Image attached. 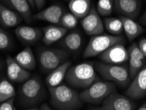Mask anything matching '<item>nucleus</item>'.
I'll list each match as a JSON object with an SVG mask.
<instances>
[{"label":"nucleus","mask_w":146,"mask_h":110,"mask_svg":"<svg viewBox=\"0 0 146 110\" xmlns=\"http://www.w3.org/2000/svg\"><path fill=\"white\" fill-rule=\"evenodd\" d=\"M48 90L51 104L58 110H77L82 106L78 92L67 86L48 87Z\"/></svg>","instance_id":"obj_1"},{"label":"nucleus","mask_w":146,"mask_h":110,"mask_svg":"<svg viewBox=\"0 0 146 110\" xmlns=\"http://www.w3.org/2000/svg\"><path fill=\"white\" fill-rule=\"evenodd\" d=\"M98 78L91 63H82L70 66L66 72L65 81L70 87L86 89Z\"/></svg>","instance_id":"obj_2"},{"label":"nucleus","mask_w":146,"mask_h":110,"mask_svg":"<svg viewBox=\"0 0 146 110\" xmlns=\"http://www.w3.org/2000/svg\"><path fill=\"white\" fill-rule=\"evenodd\" d=\"M96 69L104 79L113 82L120 87L126 88L130 85L131 79L127 65L99 62L96 65Z\"/></svg>","instance_id":"obj_3"},{"label":"nucleus","mask_w":146,"mask_h":110,"mask_svg":"<svg viewBox=\"0 0 146 110\" xmlns=\"http://www.w3.org/2000/svg\"><path fill=\"white\" fill-rule=\"evenodd\" d=\"M117 87L113 82L96 81L88 88L79 94V96L82 102L98 105L109 95L116 92Z\"/></svg>","instance_id":"obj_4"},{"label":"nucleus","mask_w":146,"mask_h":110,"mask_svg":"<svg viewBox=\"0 0 146 110\" xmlns=\"http://www.w3.org/2000/svg\"><path fill=\"white\" fill-rule=\"evenodd\" d=\"M124 37L121 35L113 36L105 34L93 36L84 51L83 57L89 58L100 55L114 45L124 44Z\"/></svg>","instance_id":"obj_5"},{"label":"nucleus","mask_w":146,"mask_h":110,"mask_svg":"<svg viewBox=\"0 0 146 110\" xmlns=\"http://www.w3.org/2000/svg\"><path fill=\"white\" fill-rule=\"evenodd\" d=\"M70 55L65 49L42 48L38 52V61L43 71L50 73L68 61Z\"/></svg>","instance_id":"obj_6"},{"label":"nucleus","mask_w":146,"mask_h":110,"mask_svg":"<svg viewBox=\"0 0 146 110\" xmlns=\"http://www.w3.org/2000/svg\"><path fill=\"white\" fill-rule=\"evenodd\" d=\"M20 93L23 102L33 104L42 100L45 90L42 82L38 77L27 80L21 87Z\"/></svg>","instance_id":"obj_7"},{"label":"nucleus","mask_w":146,"mask_h":110,"mask_svg":"<svg viewBox=\"0 0 146 110\" xmlns=\"http://www.w3.org/2000/svg\"><path fill=\"white\" fill-rule=\"evenodd\" d=\"M80 25L86 33L90 36L100 35L104 31V22L94 5H92L89 13L82 19Z\"/></svg>","instance_id":"obj_8"},{"label":"nucleus","mask_w":146,"mask_h":110,"mask_svg":"<svg viewBox=\"0 0 146 110\" xmlns=\"http://www.w3.org/2000/svg\"><path fill=\"white\" fill-rule=\"evenodd\" d=\"M126 95L131 100H140L146 96V63L132 79Z\"/></svg>","instance_id":"obj_9"},{"label":"nucleus","mask_w":146,"mask_h":110,"mask_svg":"<svg viewBox=\"0 0 146 110\" xmlns=\"http://www.w3.org/2000/svg\"><path fill=\"white\" fill-rule=\"evenodd\" d=\"M99 58L104 63L121 65L128 61V54L124 44H117L101 53Z\"/></svg>","instance_id":"obj_10"},{"label":"nucleus","mask_w":146,"mask_h":110,"mask_svg":"<svg viewBox=\"0 0 146 110\" xmlns=\"http://www.w3.org/2000/svg\"><path fill=\"white\" fill-rule=\"evenodd\" d=\"M102 107L109 110H135V103L130 98L114 92L104 99Z\"/></svg>","instance_id":"obj_11"},{"label":"nucleus","mask_w":146,"mask_h":110,"mask_svg":"<svg viewBox=\"0 0 146 110\" xmlns=\"http://www.w3.org/2000/svg\"><path fill=\"white\" fill-rule=\"evenodd\" d=\"M114 8L120 15L134 20L140 13L141 3L139 0H114Z\"/></svg>","instance_id":"obj_12"},{"label":"nucleus","mask_w":146,"mask_h":110,"mask_svg":"<svg viewBox=\"0 0 146 110\" xmlns=\"http://www.w3.org/2000/svg\"><path fill=\"white\" fill-rule=\"evenodd\" d=\"M7 73L9 79L14 83H23L30 78L31 73L17 63L11 56L6 58Z\"/></svg>","instance_id":"obj_13"},{"label":"nucleus","mask_w":146,"mask_h":110,"mask_svg":"<svg viewBox=\"0 0 146 110\" xmlns=\"http://www.w3.org/2000/svg\"><path fill=\"white\" fill-rule=\"evenodd\" d=\"M17 37L27 44H33L39 41L42 36V31L38 28L21 26L17 27L15 31Z\"/></svg>","instance_id":"obj_14"},{"label":"nucleus","mask_w":146,"mask_h":110,"mask_svg":"<svg viewBox=\"0 0 146 110\" xmlns=\"http://www.w3.org/2000/svg\"><path fill=\"white\" fill-rule=\"evenodd\" d=\"M64 13L65 12L63 7L58 5H53L34 15L33 18L58 25Z\"/></svg>","instance_id":"obj_15"},{"label":"nucleus","mask_w":146,"mask_h":110,"mask_svg":"<svg viewBox=\"0 0 146 110\" xmlns=\"http://www.w3.org/2000/svg\"><path fill=\"white\" fill-rule=\"evenodd\" d=\"M0 2L18 13L26 23H30L32 21L31 7L27 0H0Z\"/></svg>","instance_id":"obj_16"},{"label":"nucleus","mask_w":146,"mask_h":110,"mask_svg":"<svg viewBox=\"0 0 146 110\" xmlns=\"http://www.w3.org/2000/svg\"><path fill=\"white\" fill-rule=\"evenodd\" d=\"M67 29L60 26L49 25L42 29V42L46 46H50L63 38L68 32Z\"/></svg>","instance_id":"obj_17"},{"label":"nucleus","mask_w":146,"mask_h":110,"mask_svg":"<svg viewBox=\"0 0 146 110\" xmlns=\"http://www.w3.org/2000/svg\"><path fill=\"white\" fill-rule=\"evenodd\" d=\"M22 21V17L15 11L0 3V25L3 28L16 27Z\"/></svg>","instance_id":"obj_18"},{"label":"nucleus","mask_w":146,"mask_h":110,"mask_svg":"<svg viewBox=\"0 0 146 110\" xmlns=\"http://www.w3.org/2000/svg\"><path fill=\"white\" fill-rule=\"evenodd\" d=\"M72 65V61L68 59L65 63L58 67L49 73L46 79V83L48 87H55L61 85L62 82L65 79L66 72L68 68Z\"/></svg>","instance_id":"obj_19"},{"label":"nucleus","mask_w":146,"mask_h":110,"mask_svg":"<svg viewBox=\"0 0 146 110\" xmlns=\"http://www.w3.org/2000/svg\"><path fill=\"white\" fill-rule=\"evenodd\" d=\"M119 17L122 21L124 32L130 42L134 40L144 32V29L133 19L122 15H119Z\"/></svg>","instance_id":"obj_20"},{"label":"nucleus","mask_w":146,"mask_h":110,"mask_svg":"<svg viewBox=\"0 0 146 110\" xmlns=\"http://www.w3.org/2000/svg\"><path fill=\"white\" fill-rule=\"evenodd\" d=\"M59 44L69 52H76L81 48L82 38L78 32H71L60 40Z\"/></svg>","instance_id":"obj_21"},{"label":"nucleus","mask_w":146,"mask_h":110,"mask_svg":"<svg viewBox=\"0 0 146 110\" xmlns=\"http://www.w3.org/2000/svg\"><path fill=\"white\" fill-rule=\"evenodd\" d=\"M19 65L27 71H32L36 67V59L31 47L28 46L13 57Z\"/></svg>","instance_id":"obj_22"},{"label":"nucleus","mask_w":146,"mask_h":110,"mask_svg":"<svg viewBox=\"0 0 146 110\" xmlns=\"http://www.w3.org/2000/svg\"><path fill=\"white\" fill-rule=\"evenodd\" d=\"M92 0H70L68 7L77 19H82L89 13Z\"/></svg>","instance_id":"obj_23"},{"label":"nucleus","mask_w":146,"mask_h":110,"mask_svg":"<svg viewBox=\"0 0 146 110\" xmlns=\"http://www.w3.org/2000/svg\"><path fill=\"white\" fill-rule=\"evenodd\" d=\"M104 27L111 35L121 36L123 32V25L121 19L117 17H107L103 21Z\"/></svg>","instance_id":"obj_24"},{"label":"nucleus","mask_w":146,"mask_h":110,"mask_svg":"<svg viewBox=\"0 0 146 110\" xmlns=\"http://www.w3.org/2000/svg\"><path fill=\"white\" fill-rule=\"evenodd\" d=\"M15 94V90L13 86L5 77H3L0 81V103L14 98Z\"/></svg>","instance_id":"obj_25"},{"label":"nucleus","mask_w":146,"mask_h":110,"mask_svg":"<svg viewBox=\"0 0 146 110\" xmlns=\"http://www.w3.org/2000/svg\"><path fill=\"white\" fill-rule=\"evenodd\" d=\"M128 70L131 80L136 76L138 73L143 67L146 63V60H142L136 57L128 58Z\"/></svg>","instance_id":"obj_26"},{"label":"nucleus","mask_w":146,"mask_h":110,"mask_svg":"<svg viewBox=\"0 0 146 110\" xmlns=\"http://www.w3.org/2000/svg\"><path fill=\"white\" fill-rule=\"evenodd\" d=\"M114 0H98L96 10L100 15L106 17L112 14Z\"/></svg>","instance_id":"obj_27"},{"label":"nucleus","mask_w":146,"mask_h":110,"mask_svg":"<svg viewBox=\"0 0 146 110\" xmlns=\"http://www.w3.org/2000/svg\"><path fill=\"white\" fill-rule=\"evenodd\" d=\"M78 25V19L72 13H65L61 17L58 26L67 29H74Z\"/></svg>","instance_id":"obj_28"},{"label":"nucleus","mask_w":146,"mask_h":110,"mask_svg":"<svg viewBox=\"0 0 146 110\" xmlns=\"http://www.w3.org/2000/svg\"><path fill=\"white\" fill-rule=\"evenodd\" d=\"M11 46V39L7 32L0 27V50H6Z\"/></svg>","instance_id":"obj_29"},{"label":"nucleus","mask_w":146,"mask_h":110,"mask_svg":"<svg viewBox=\"0 0 146 110\" xmlns=\"http://www.w3.org/2000/svg\"><path fill=\"white\" fill-rule=\"evenodd\" d=\"M128 58L129 57H136L142 60H146L145 56L141 52L138 45L136 42H133L131 46L127 49Z\"/></svg>","instance_id":"obj_30"},{"label":"nucleus","mask_w":146,"mask_h":110,"mask_svg":"<svg viewBox=\"0 0 146 110\" xmlns=\"http://www.w3.org/2000/svg\"><path fill=\"white\" fill-rule=\"evenodd\" d=\"M14 98L0 103V110H13Z\"/></svg>","instance_id":"obj_31"},{"label":"nucleus","mask_w":146,"mask_h":110,"mask_svg":"<svg viewBox=\"0 0 146 110\" xmlns=\"http://www.w3.org/2000/svg\"><path fill=\"white\" fill-rule=\"evenodd\" d=\"M138 45L141 51L146 58V38H142L139 40Z\"/></svg>","instance_id":"obj_32"},{"label":"nucleus","mask_w":146,"mask_h":110,"mask_svg":"<svg viewBox=\"0 0 146 110\" xmlns=\"http://www.w3.org/2000/svg\"><path fill=\"white\" fill-rule=\"evenodd\" d=\"M34 4H35L36 8H37V9L40 10L45 5L46 0H34Z\"/></svg>","instance_id":"obj_33"},{"label":"nucleus","mask_w":146,"mask_h":110,"mask_svg":"<svg viewBox=\"0 0 146 110\" xmlns=\"http://www.w3.org/2000/svg\"><path fill=\"white\" fill-rule=\"evenodd\" d=\"M139 22L143 25H146V11L143 13L139 19Z\"/></svg>","instance_id":"obj_34"},{"label":"nucleus","mask_w":146,"mask_h":110,"mask_svg":"<svg viewBox=\"0 0 146 110\" xmlns=\"http://www.w3.org/2000/svg\"><path fill=\"white\" fill-rule=\"evenodd\" d=\"M89 110H109V109H107L104 108V107H93V106H91L89 107Z\"/></svg>","instance_id":"obj_35"},{"label":"nucleus","mask_w":146,"mask_h":110,"mask_svg":"<svg viewBox=\"0 0 146 110\" xmlns=\"http://www.w3.org/2000/svg\"><path fill=\"white\" fill-rule=\"evenodd\" d=\"M41 110H52L46 103H44L41 107Z\"/></svg>","instance_id":"obj_36"},{"label":"nucleus","mask_w":146,"mask_h":110,"mask_svg":"<svg viewBox=\"0 0 146 110\" xmlns=\"http://www.w3.org/2000/svg\"><path fill=\"white\" fill-rule=\"evenodd\" d=\"M28 1H29V3L30 4V5H31V7L32 8L34 9L36 7H35V4H34V0H27Z\"/></svg>","instance_id":"obj_37"},{"label":"nucleus","mask_w":146,"mask_h":110,"mask_svg":"<svg viewBox=\"0 0 146 110\" xmlns=\"http://www.w3.org/2000/svg\"><path fill=\"white\" fill-rule=\"evenodd\" d=\"M138 110H146V102L141 106H140Z\"/></svg>","instance_id":"obj_38"},{"label":"nucleus","mask_w":146,"mask_h":110,"mask_svg":"<svg viewBox=\"0 0 146 110\" xmlns=\"http://www.w3.org/2000/svg\"><path fill=\"white\" fill-rule=\"evenodd\" d=\"M2 68H3V65L1 63V61H0V73H1V71L2 70Z\"/></svg>","instance_id":"obj_39"},{"label":"nucleus","mask_w":146,"mask_h":110,"mask_svg":"<svg viewBox=\"0 0 146 110\" xmlns=\"http://www.w3.org/2000/svg\"><path fill=\"white\" fill-rule=\"evenodd\" d=\"M27 110H38L36 109H27Z\"/></svg>","instance_id":"obj_40"},{"label":"nucleus","mask_w":146,"mask_h":110,"mask_svg":"<svg viewBox=\"0 0 146 110\" xmlns=\"http://www.w3.org/2000/svg\"><path fill=\"white\" fill-rule=\"evenodd\" d=\"M13 110H17V109L15 108V107H14V108H13Z\"/></svg>","instance_id":"obj_41"},{"label":"nucleus","mask_w":146,"mask_h":110,"mask_svg":"<svg viewBox=\"0 0 146 110\" xmlns=\"http://www.w3.org/2000/svg\"><path fill=\"white\" fill-rule=\"evenodd\" d=\"M145 1H146V0H145Z\"/></svg>","instance_id":"obj_42"}]
</instances>
